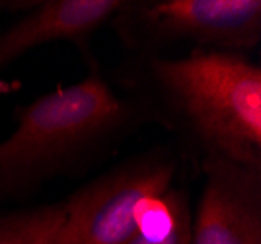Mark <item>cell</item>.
<instances>
[{
    "label": "cell",
    "instance_id": "cell-7",
    "mask_svg": "<svg viewBox=\"0 0 261 244\" xmlns=\"http://www.w3.org/2000/svg\"><path fill=\"white\" fill-rule=\"evenodd\" d=\"M191 205L181 188H170L144 211L139 233L127 244H191Z\"/></svg>",
    "mask_w": 261,
    "mask_h": 244
},
{
    "label": "cell",
    "instance_id": "cell-1",
    "mask_svg": "<svg viewBox=\"0 0 261 244\" xmlns=\"http://www.w3.org/2000/svg\"><path fill=\"white\" fill-rule=\"evenodd\" d=\"M123 72L129 98L201 160L220 156L261 166V68L246 53L137 55Z\"/></svg>",
    "mask_w": 261,
    "mask_h": 244
},
{
    "label": "cell",
    "instance_id": "cell-8",
    "mask_svg": "<svg viewBox=\"0 0 261 244\" xmlns=\"http://www.w3.org/2000/svg\"><path fill=\"white\" fill-rule=\"evenodd\" d=\"M63 217V201L2 213L0 244H51Z\"/></svg>",
    "mask_w": 261,
    "mask_h": 244
},
{
    "label": "cell",
    "instance_id": "cell-6",
    "mask_svg": "<svg viewBox=\"0 0 261 244\" xmlns=\"http://www.w3.org/2000/svg\"><path fill=\"white\" fill-rule=\"evenodd\" d=\"M125 0H43L20 4L23 14L0 28V72L28 51L72 43L90 55L92 37L119 12Z\"/></svg>",
    "mask_w": 261,
    "mask_h": 244
},
{
    "label": "cell",
    "instance_id": "cell-5",
    "mask_svg": "<svg viewBox=\"0 0 261 244\" xmlns=\"http://www.w3.org/2000/svg\"><path fill=\"white\" fill-rule=\"evenodd\" d=\"M205 182L191 244H261V166L230 158L201 160Z\"/></svg>",
    "mask_w": 261,
    "mask_h": 244
},
{
    "label": "cell",
    "instance_id": "cell-2",
    "mask_svg": "<svg viewBox=\"0 0 261 244\" xmlns=\"http://www.w3.org/2000/svg\"><path fill=\"white\" fill-rule=\"evenodd\" d=\"M14 115V131L0 141V203L84 172L150 121L139 102L109 84L96 59L82 80L18 106Z\"/></svg>",
    "mask_w": 261,
    "mask_h": 244
},
{
    "label": "cell",
    "instance_id": "cell-4",
    "mask_svg": "<svg viewBox=\"0 0 261 244\" xmlns=\"http://www.w3.org/2000/svg\"><path fill=\"white\" fill-rule=\"evenodd\" d=\"M109 26L135 55L170 47L244 53L261 41L259 0H125Z\"/></svg>",
    "mask_w": 261,
    "mask_h": 244
},
{
    "label": "cell",
    "instance_id": "cell-3",
    "mask_svg": "<svg viewBox=\"0 0 261 244\" xmlns=\"http://www.w3.org/2000/svg\"><path fill=\"white\" fill-rule=\"evenodd\" d=\"M179 158L170 147L129 156L63 200L65 217L51 244H127L142 215L170 188Z\"/></svg>",
    "mask_w": 261,
    "mask_h": 244
}]
</instances>
